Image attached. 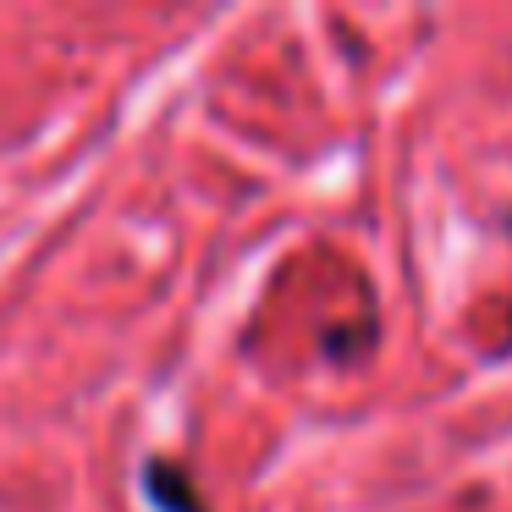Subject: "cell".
Masks as SVG:
<instances>
[{
  "mask_svg": "<svg viewBox=\"0 0 512 512\" xmlns=\"http://www.w3.org/2000/svg\"><path fill=\"white\" fill-rule=\"evenodd\" d=\"M144 479H149V496H155L160 512H204L188 490V474L177 463H144Z\"/></svg>",
  "mask_w": 512,
  "mask_h": 512,
  "instance_id": "1",
  "label": "cell"
}]
</instances>
